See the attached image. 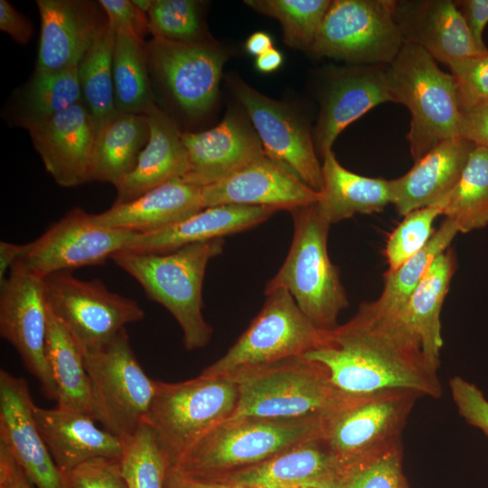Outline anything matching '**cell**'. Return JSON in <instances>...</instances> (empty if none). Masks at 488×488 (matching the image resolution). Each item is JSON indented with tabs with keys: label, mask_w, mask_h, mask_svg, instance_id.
Instances as JSON below:
<instances>
[{
	"label": "cell",
	"mask_w": 488,
	"mask_h": 488,
	"mask_svg": "<svg viewBox=\"0 0 488 488\" xmlns=\"http://www.w3.org/2000/svg\"><path fill=\"white\" fill-rule=\"evenodd\" d=\"M304 356L325 367L331 381L350 394L405 389L421 397L442 395L437 371L427 365L419 345L367 302L348 322L328 331L327 344Z\"/></svg>",
	"instance_id": "obj_1"
},
{
	"label": "cell",
	"mask_w": 488,
	"mask_h": 488,
	"mask_svg": "<svg viewBox=\"0 0 488 488\" xmlns=\"http://www.w3.org/2000/svg\"><path fill=\"white\" fill-rule=\"evenodd\" d=\"M223 245L219 238L161 254L120 251L111 259L174 317L184 348L193 351L211 338L212 328L202 314V284L209 261L222 252Z\"/></svg>",
	"instance_id": "obj_2"
},
{
	"label": "cell",
	"mask_w": 488,
	"mask_h": 488,
	"mask_svg": "<svg viewBox=\"0 0 488 488\" xmlns=\"http://www.w3.org/2000/svg\"><path fill=\"white\" fill-rule=\"evenodd\" d=\"M325 418H228L191 446L174 465L197 480L221 477L268 460L301 443L323 437Z\"/></svg>",
	"instance_id": "obj_3"
},
{
	"label": "cell",
	"mask_w": 488,
	"mask_h": 488,
	"mask_svg": "<svg viewBox=\"0 0 488 488\" xmlns=\"http://www.w3.org/2000/svg\"><path fill=\"white\" fill-rule=\"evenodd\" d=\"M229 378L239 385L238 403L229 418H327L355 395L338 389L325 367L305 356Z\"/></svg>",
	"instance_id": "obj_4"
},
{
	"label": "cell",
	"mask_w": 488,
	"mask_h": 488,
	"mask_svg": "<svg viewBox=\"0 0 488 488\" xmlns=\"http://www.w3.org/2000/svg\"><path fill=\"white\" fill-rule=\"evenodd\" d=\"M290 212L294 224L291 246L281 267L267 283L265 294L277 289L288 291L317 328L331 331L349 305L338 267L328 255L331 224L315 203Z\"/></svg>",
	"instance_id": "obj_5"
},
{
	"label": "cell",
	"mask_w": 488,
	"mask_h": 488,
	"mask_svg": "<svg viewBox=\"0 0 488 488\" xmlns=\"http://www.w3.org/2000/svg\"><path fill=\"white\" fill-rule=\"evenodd\" d=\"M393 102L410 113L407 138L416 162L442 142L461 137V107L452 74L421 47L405 42L386 66Z\"/></svg>",
	"instance_id": "obj_6"
},
{
	"label": "cell",
	"mask_w": 488,
	"mask_h": 488,
	"mask_svg": "<svg viewBox=\"0 0 488 488\" xmlns=\"http://www.w3.org/2000/svg\"><path fill=\"white\" fill-rule=\"evenodd\" d=\"M258 314L234 344L201 375L234 377L299 356L328 343V331L317 328L301 311L290 293L265 294Z\"/></svg>",
	"instance_id": "obj_7"
},
{
	"label": "cell",
	"mask_w": 488,
	"mask_h": 488,
	"mask_svg": "<svg viewBox=\"0 0 488 488\" xmlns=\"http://www.w3.org/2000/svg\"><path fill=\"white\" fill-rule=\"evenodd\" d=\"M238 382L199 375L181 382L159 381L146 423L174 465L191 446L234 412Z\"/></svg>",
	"instance_id": "obj_8"
},
{
	"label": "cell",
	"mask_w": 488,
	"mask_h": 488,
	"mask_svg": "<svg viewBox=\"0 0 488 488\" xmlns=\"http://www.w3.org/2000/svg\"><path fill=\"white\" fill-rule=\"evenodd\" d=\"M99 414L98 421L123 442L145 423L158 380L138 362L126 329L101 347L83 353Z\"/></svg>",
	"instance_id": "obj_9"
},
{
	"label": "cell",
	"mask_w": 488,
	"mask_h": 488,
	"mask_svg": "<svg viewBox=\"0 0 488 488\" xmlns=\"http://www.w3.org/2000/svg\"><path fill=\"white\" fill-rule=\"evenodd\" d=\"M44 295L49 311L82 353L101 347L145 316L135 300L110 291L98 278L82 280L70 271L46 276Z\"/></svg>",
	"instance_id": "obj_10"
},
{
	"label": "cell",
	"mask_w": 488,
	"mask_h": 488,
	"mask_svg": "<svg viewBox=\"0 0 488 488\" xmlns=\"http://www.w3.org/2000/svg\"><path fill=\"white\" fill-rule=\"evenodd\" d=\"M395 0L332 1L311 51L368 65H389L404 44Z\"/></svg>",
	"instance_id": "obj_11"
},
{
	"label": "cell",
	"mask_w": 488,
	"mask_h": 488,
	"mask_svg": "<svg viewBox=\"0 0 488 488\" xmlns=\"http://www.w3.org/2000/svg\"><path fill=\"white\" fill-rule=\"evenodd\" d=\"M405 389L354 395L351 402L325 418L323 440L348 467L401 439L416 400Z\"/></svg>",
	"instance_id": "obj_12"
},
{
	"label": "cell",
	"mask_w": 488,
	"mask_h": 488,
	"mask_svg": "<svg viewBox=\"0 0 488 488\" xmlns=\"http://www.w3.org/2000/svg\"><path fill=\"white\" fill-rule=\"evenodd\" d=\"M48 316L44 277L18 261L0 285V334L18 352L44 396L56 400L46 354Z\"/></svg>",
	"instance_id": "obj_13"
},
{
	"label": "cell",
	"mask_w": 488,
	"mask_h": 488,
	"mask_svg": "<svg viewBox=\"0 0 488 488\" xmlns=\"http://www.w3.org/2000/svg\"><path fill=\"white\" fill-rule=\"evenodd\" d=\"M136 234L99 225L93 221L92 213L76 207L29 242L19 262L42 277L99 266L126 250Z\"/></svg>",
	"instance_id": "obj_14"
},
{
	"label": "cell",
	"mask_w": 488,
	"mask_h": 488,
	"mask_svg": "<svg viewBox=\"0 0 488 488\" xmlns=\"http://www.w3.org/2000/svg\"><path fill=\"white\" fill-rule=\"evenodd\" d=\"M148 68L179 107L199 117L214 104L226 53L213 41L179 42L153 37L145 42Z\"/></svg>",
	"instance_id": "obj_15"
},
{
	"label": "cell",
	"mask_w": 488,
	"mask_h": 488,
	"mask_svg": "<svg viewBox=\"0 0 488 488\" xmlns=\"http://www.w3.org/2000/svg\"><path fill=\"white\" fill-rule=\"evenodd\" d=\"M230 83L249 117L266 155L319 192L322 164L306 126L285 104L267 98L239 80L232 79Z\"/></svg>",
	"instance_id": "obj_16"
},
{
	"label": "cell",
	"mask_w": 488,
	"mask_h": 488,
	"mask_svg": "<svg viewBox=\"0 0 488 488\" xmlns=\"http://www.w3.org/2000/svg\"><path fill=\"white\" fill-rule=\"evenodd\" d=\"M351 470L318 437L214 483L229 488H343Z\"/></svg>",
	"instance_id": "obj_17"
},
{
	"label": "cell",
	"mask_w": 488,
	"mask_h": 488,
	"mask_svg": "<svg viewBox=\"0 0 488 488\" xmlns=\"http://www.w3.org/2000/svg\"><path fill=\"white\" fill-rule=\"evenodd\" d=\"M26 129L46 172L57 184L70 188L90 181L97 133L82 101Z\"/></svg>",
	"instance_id": "obj_18"
},
{
	"label": "cell",
	"mask_w": 488,
	"mask_h": 488,
	"mask_svg": "<svg viewBox=\"0 0 488 488\" xmlns=\"http://www.w3.org/2000/svg\"><path fill=\"white\" fill-rule=\"evenodd\" d=\"M34 406L26 381L1 369L0 440L36 488H64L34 420Z\"/></svg>",
	"instance_id": "obj_19"
},
{
	"label": "cell",
	"mask_w": 488,
	"mask_h": 488,
	"mask_svg": "<svg viewBox=\"0 0 488 488\" xmlns=\"http://www.w3.org/2000/svg\"><path fill=\"white\" fill-rule=\"evenodd\" d=\"M203 207L225 204L267 206L291 211L316 203L318 191L267 155L228 177L202 187Z\"/></svg>",
	"instance_id": "obj_20"
},
{
	"label": "cell",
	"mask_w": 488,
	"mask_h": 488,
	"mask_svg": "<svg viewBox=\"0 0 488 488\" xmlns=\"http://www.w3.org/2000/svg\"><path fill=\"white\" fill-rule=\"evenodd\" d=\"M188 157L184 181L204 187L215 183L266 155L253 127L237 111H230L214 127L182 132Z\"/></svg>",
	"instance_id": "obj_21"
},
{
	"label": "cell",
	"mask_w": 488,
	"mask_h": 488,
	"mask_svg": "<svg viewBox=\"0 0 488 488\" xmlns=\"http://www.w3.org/2000/svg\"><path fill=\"white\" fill-rule=\"evenodd\" d=\"M41 33L35 70L79 64L107 24L100 5L85 0H37Z\"/></svg>",
	"instance_id": "obj_22"
},
{
	"label": "cell",
	"mask_w": 488,
	"mask_h": 488,
	"mask_svg": "<svg viewBox=\"0 0 488 488\" xmlns=\"http://www.w3.org/2000/svg\"><path fill=\"white\" fill-rule=\"evenodd\" d=\"M395 16L404 43L421 47L447 66L488 54L474 42L456 2L396 1Z\"/></svg>",
	"instance_id": "obj_23"
},
{
	"label": "cell",
	"mask_w": 488,
	"mask_h": 488,
	"mask_svg": "<svg viewBox=\"0 0 488 488\" xmlns=\"http://www.w3.org/2000/svg\"><path fill=\"white\" fill-rule=\"evenodd\" d=\"M33 417L61 474L96 458L120 459L123 454L124 442L83 413L35 405Z\"/></svg>",
	"instance_id": "obj_24"
},
{
	"label": "cell",
	"mask_w": 488,
	"mask_h": 488,
	"mask_svg": "<svg viewBox=\"0 0 488 488\" xmlns=\"http://www.w3.org/2000/svg\"><path fill=\"white\" fill-rule=\"evenodd\" d=\"M277 210L267 206L225 204L207 207L160 230L138 233L124 251L161 254L184 246L251 229Z\"/></svg>",
	"instance_id": "obj_25"
},
{
	"label": "cell",
	"mask_w": 488,
	"mask_h": 488,
	"mask_svg": "<svg viewBox=\"0 0 488 488\" xmlns=\"http://www.w3.org/2000/svg\"><path fill=\"white\" fill-rule=\"evenodd\" d=\"M387 65H368L347 70L333 81L322 105L314 143L321 156L351 123L380 103L393 102Z\"/></svg>",
	"instance_id": "obj_26"
},
{
	"label": "cell",
	"mask_w": 488,
	"mask_h": 488,
	"mask_svg": "<svg viewBox=\"0 0 488 488\" xmlns=\"http://www.w3.org/2000/svg\"><path fill=\"white\" fill-rule=\"evenodd\" d=\"M474 145L457 137L440 143L390 180L392 202L399 215L443 200L458 181Z\"/></svg>",
	"instance_id": "obj_27"
},
{
	"label": "cell",
	"mask_w": 488,
	"mask_h": 488,
	"mask_svg": "<svg viewBox=\"0 0 488 488\" xmlns=\"http://www.w3.org/2000/svg\"><path fill=\"white\" fill-rule=\"evenodd\" d=\"M202 209V187L178 178L132 201L114 202L108 210L92 214V219L102 226L147 233L172 225Z\"/></svg>",
	"instance_id": "obj_28"
},
{
	"label": "cell",
	"mask_w": 488,
	"mask_h": 488,
	"mask_svg": "<svg viewBox=\"0 0 488 488\" xmlns=\"http://www.w3.org/2000/svg\"><path fill=\"white\" fill-rule=\"evenodd\" d=\"M455 268V253L447 249L435 259L402 308L389 316L419 345L426 362L436 371L443 347L440 314Z\"/></svg>",
	"instance_id": "obj_29"
},
{
	"label": "cell",
	"mask_w": 488,
	"mask_h": 488,
	"mask_svg": "<svg viewBox=\"0 0 488 488\" xmlns=\"http://www.w3.org/2000/svg\"><path fill=\"white\" fill-rule=\"evenodd\" d=\"M148 141L133 171L116 186L115 202L132 201L174 179H183L188 157L176 124L158 107L147 115Z\"/></svg>",
	"instance_id": "obj_30"
},
{
	"label": "cell",
	"mask_w": 488,
	"mask_h": 488,
	"mask_svg": "<svg viewBox=\"0 0 488 488\" xmlns=\"http://www.w3.org/2000/svg\"><path fill=\"white\" fill-rule=\"evenodd\" d=\"M322 158L321 197L315 204L330 224L356 214L381 211L391 203L390 180L349 171L339 163L333 150L324 153Z\"/></svg>",
	"instance_id": "obj_31"
},
{
	"label": "cell",
	"mask_w": 488,
	"mask_h": 488,
	"mask_svg": "<svg viewBox=\"0 0 488 488\" xmlns=\"http://www.w3.org/2000/svg\"><path fill=\"white\" fill-rule=\"evenodd\" d=\"M46 354L57 391L56 407L83 413L98 421L97 405L83 353L50 311Z\"/></svg>",
	"instance_id": "obj_32"
},
{
	"label": "cell",
	"mask_w": 488,
	"mask_h": 488,
	"mask_svg": "<svg viewBox=\"0 0 488 488\" xmlns=\"http://www.w3.org/2000/svg\"><path fill=\"white\" fill-rule=\"evenodd\" d=\"M148 138L146 115L118 112L97 136L90 181L116 187L133 171Z\"/></svg>",
	"instance_id": "obj_33"
},
{
	"label": "cell",
	"mask_w": 488,
	"mask_h": 488,
	"mask_svg": "<svg viewBox=\"0 0 488 488\" xmlns=\"http://www.w3.org/2000/svg\"><path fill=\"white\" fill-rule=\"evenodd\" d=\"M115 37L107 23L78 64L81 100L92 117L97 136L118 113L112 71Z\"/></svg>",
	"instance_id": "obj_34"
},
{
	"label": "cell",
	"mask_w": 488,
	"mask_h": 488,
	"mask_svg": "<svg viewBox=\"0 0 488 488\" xmlns=\"http://www.w3.org/2000/svg\"><path fill=\"white\" fill-rule=\"evenodd\" d=\"M148 69L145 42L116 34L112 71L117 112L147 115L157 107Z\"/></svg>",
	"instance_id": "obj_35"
},
{
	"label": "cell",
	"mask_w": 488,
	"mask_h": 488,
	"mask_svg": "<svg viewBox=\"0 0 488 488\" xmlns=\"http://www.w3.org/2000/svg\"><path fill=\"white\" fill-rule=\"evenodd\" d=\"M457 233L453 221L446 218L418 253L398 268L387 270L380 296L375 301L367 302L370 308L378 314L395 315L420 284L435 259L449 249Z\"/></svg>",
	"instance_id": "obj_36"
},
{
	"label": "cell",
	"mask_w": 488,
	"mask_h": 488,
	"mask_svg": "<svg viewBox=\"0 0 488 488\" xmlns=\"http://www.w3.org/2000/svg\"><path fill=\"white\" fill-rule=\"evenodd\" d=\"M443 212L458 232L488 224V150L474 146L453 189L441 200Z\"/></svg>",
	"instance_id": "obj_37"
},
{
	"label": "cell",
	"mask_w": 488,
	"mask_h": 488,
	"mask_svg": "<svg viewBox=\"0 0 488 488\" xmlns=\"http://www.w3.org/2000/svg\"><path fill=\"white\" fill-rule=\"evenodd\" d=\"M80 101L78 65L52 71L34 70L22 90L19 124L27 128Z\"/></svg>",
	"instance_id": "obj_38"
},
{
	"label": "cell",
	"mask_w": 488,
	"mask_h": 488,
	"mask_svg": "<svg viewBox=\"0 0 488 488\" xmlns=\"http://www.w3.org/2000/svg\"><path fill=\"white\" fill-rule=\"evenodd\" d=\"M119 463L127 488H166L171 461L146 423L124 442Z\"/></svg>",
	"instance_id": "obj_39"
},
{
	"label": "cell",
	"mask_w": 488,
	"mask_h": 488,
	"mask_svg": "<svg viewBox=\"0 0 488 488\" xmlns=\"http://www.w3.org/2000/svg\"><path fill=\"white\" fill-rule=\"evenodd\" d=\"M258 13L279 21L284 41L292 48L311 49L330 0H248Z\"/></svg>",
	"instance_id": "obj_40"
},
{
	"label": "cell",
	"mask_w": 488,
	"mask_h": 488,
	"mask_svg": "<svg viewBox=\"0 0 488 488\" xmlns=\"http://www.w3.org/2000/svg\"><path fill=\"white\" fill-rule=\"evenodd\" d=\"M147 18L153 37L179 42L209 41L199 1L153 0Z\"/></svg>",
	"instance_id": "obj_41"
},
{
	"label": "cell",
	"mask_w": 488,
	"mask_h": 488,
	"mask_svg": "<svg viewBox=\"0 0 488 488\" xmlns=\"http://www.w3.org/2000/svg\"><path fill=\"white\" fill-rule=\"evenodd\" d=\"M443 203L439 202L414 210L406 215L389 235L384 254L388 270H394L418 253L429 241L435 220L442 215Z\"/></svg>",
	"instance_id": "obj_42"
},
{
	"label": "cell",
	"mask_w": 488,
	"mask_h": 488,
	"mask_svg": "<svg viewBox=\"0 0 488 488\" xmlns=\"http://www.w3.org/2000/svg\"><path fill=\"white\" fill-rule=\"evenodd\" d=\"M401 439L360 461L343 488H408L402 473Z\"/></svg>",
	"instance_id": "obj_43"
},
{
	"label": "cell",
	"mask_w": 488,
	"mask_h": 488,
	"mask_svg": "<svg viewBox=\"0 0 488 488\" xmlns=\"http://www.w3.org/2000/svg\"><path fill=\"white\" fill-rule=\"evenodd\" d=\"M455 79L461 109L488 103V54L448 66Z\"/></svg>",
	"instance_id": "obj_44"
},
{
	"label": "cell",
	"mask_w": 488,
	"mask_h": 488,
	"mask_svg": "<svg viewBox=\"0 0 488 488\" xmlns=\"http://www.w3.org/2000/svg\"><path fill=\"white\" fill-rule=\"evenodd\" d=\"M61 475L64 488H127L119 459H92Z\"/></svg>",
	"instance_id": "obj_45"
},
{
	"label": "cell",
	"mask_w": 488,
	"mask_h": 488,
	"mask_svg": "<svg viewBox=\"0 0 488 488\" xmlns=\"http://www.w3.org/2000/svg\"><path fill=\"white\" fill-rule=\"evenodd\" d=\"M449 387L460 416L488 436V399L482 390L460 376L451 378Z\"/></svg>",
	"instance_id": "obj_46"
},
{
	"label": "cell",
	"mask_w": 488,
	"mask_h": 488,
	"mask_svg": "<svg viewBox=\"0 0 488 488\" xmlns=\"http://www.w3.org/2000/svg\"><path fill=\"white\" fill-rule=\"evenodd\" d=\"M108 25L116 34L130 36L145 42L149 33L147 14L138 9L132 0H99Z\"/></svg>",
	"instance_id": "obj_47"
},
{
	"label": "cell",
	"mask_w": 488,
	"mask_h": 488,
	"mask_svg": "<svg viewBox=\"0 0 488 488\" xmlns=\"http://www.w3.org/2000/svg\"><path fill=\"white\" fill-rule=\"evenodd\" d=\"M461 137L488 150V103L461 109Z\"/></svg>",
	"instance_id": "obj_48"
},
{
	"label": "cell",
	"mask_w": 488,
	"mask_h": 488,
	"mask_svg": "<svg viewBox=\"0 0 488 488\" xmlns=\"http://www.w3.org/2000/svg\"><path fill=\"white\" fill-rule=\"evenodd\" d=\"M0 29L22 45L27 44L33 33L30 20L6 0H0Z\"/></svg>",
	"instance_id": "obj_49"
},
{
	"label": "cell",
	"mask_w": 488,
	"mask_h": 488,
	"mask_svg": "<svg viewBox=\"0 0 488 488\" xmlns=\"http://www.w3.org/2000/svg\"><path fill=\"white\" fill-rule=\"evenodd\" d=\"M476 45L488 52L483 42V31L488 23V0H463L456 2Z\"/></svg>",
	"instance_id": "obj_50"
},
{
	"label": "cell",
	"mask_w": 488,
	"mask_h": 488,
	"mask_svg": "<svg viewBox=\"0 0 488 488\" xmlns=\"http://www.w3.org/2000/svg\"><path fill=\"white\" fill-rule=\"evenodd\" d=\"M0 488H32L6 445L0 440Z\"/></svg>",
	"instance_id": "obj_51"
},
{
	"label": "cell",
	"mask_w": 488,
	"mask_h": 488,
	"mask_svg": "<svg viewBox=\"0 0 488 488\" xmlns=\"http://www.w3.org/2000/svg\"><path fill=\"white\" fill-rule=\"evenodd\" d=\"M27 249L28 243L0 241V285L5 280L7 271L22 258Z\"/></svg>",
	"instance_id": "obj_52"
},
{
	"label": "cell",
	"mask_w": 488,
	"mask_h": 488,
	"mask_svg": "<svg viewBox=\"0 0 488 488\" xmlns=\"http://www.w3.org/2000/svg\"><path fill=\"white\" fill-rule=\"evenodd\" d=\"M166 488H229L228 486L214 483L191 478L177 470L170 467Z\"/></svg>",
	"instance_id": "obj_53"
},
{
	"label": "cell",
	"mask_w": 488,
	"mask_h": 488,
	"mask_svg": "<svg viewBox=\"0 0 488 488\" xmlns=\"http://www.w3.org/2000/svg\"><path fill=\"white\" fill-rule=\"evenodd\" d=\"M245 46L249 54L258 57L273 48V41L268 33L256 32L247 39Z\"/></svg>",
	"instance_id": "obj_54"
},
{
	"label": "cell",
	"mask_w": 488,
	"mask_h": 488,
	"mask_svg": "<svg viewBox=\"0 0 488 488\" xmlns=\"http://www.w3.org/2000/svg\"><path fill=\"white\" fill-rule=\"evenodd\" d=\"M283 62L282 53L272 48L256 59V68L262 72H272L277 70Z\"/></svg>",
	"instance_id": "obj_55"
},
{
	"label": "cell",
	"mask_w": 488,
	"mask_h": 488,
	"mask_svg": "<svg viewBox=\"0 0 488 488\" xmlns=\"http://www.w3.org/2000/svg\"><path fill=\"white\" fill-rule=\"evenodd\" d=\"M136 6L142 12L147 14L151 8L153 0H132Z\"/></svg>",
	"instance_id": "obj_56"
},
{
	"label": "cell",
	"mask_w": 488,
	"mask_h": 488,
	"mask_svg": "<svg viewBox=\"0 0 488 488\" xmlns=\"http://www.w3.org/2000/svg\"><path fill=\"white\" fill-rule=\"evenodd\" d=\"M409 488V487H408Z\"/></svg>",
	"instance_id": "obj_57"
}]
</instances>
